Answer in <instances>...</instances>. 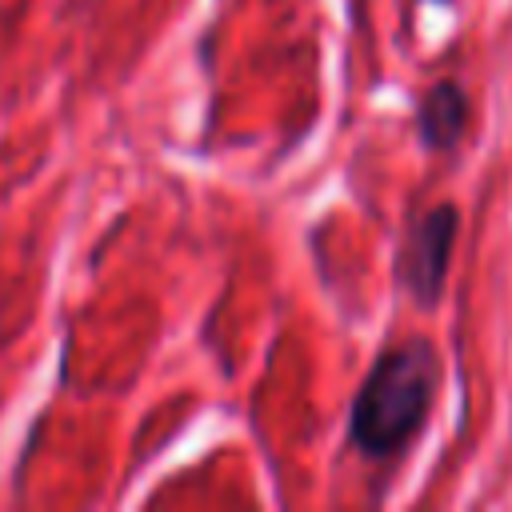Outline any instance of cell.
<instances>
[{
	"label": "cell",
	"instance_id": "cell-1",
	"mask_svg": "<svg viewBox=\"0 0 512 512\" xmlns=\"http://www.w3.org/2000/svg\"><path fill=\"white\" fill-rule=\"evenodd\" d=\"M440 380L436 348L424 336H408L376 356L352 400V444L372 460H392L424 428Z\"/></svg>",
	"mask_w": 512,
	"mask_h": 512
},
{
	"label": "cell",
	"instance_id": "cell-3",
	"mask_svg": "<svg viewBox=\"0 0 512 512\" xmlns=\"http://www.w3.org/2000/svg\"><path fill=\"white\" fill-rule=\"evenodd\" d=\"M464 116H468V96L460 84L452 80H440L424 92L420 100V112H416V128H420V140L436 152H448L456 148V140L464 136Z\"/></svg>",
	"mask_w": 512,
	"mask_h": 512
},
{
	"label": "cell",
	"instance_id": "cell-2",
	"mask_svg": "<svg viewBox=\"0 0 512 512\" xmlns=\"http://www.w3.org/2000/svg\"><path fill=\"white\" fill-rule=\"evenodd\" d=\"M452 240H456V208L452 204H432L408 224V232L400 240V256H396V276L416 304H436L444 276H448Z\"/></svg>",
	"mask_w": 512,
	"mask_h": 512
}]
</instances>
